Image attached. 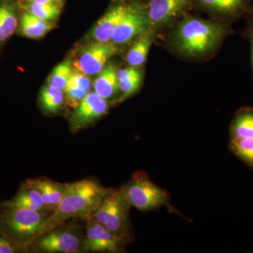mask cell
Returning a JSON list of instances; mask_svg holds the SVG:
<instances>
[{"label":"cell","mask_w":253,"mask_h":253,"mask_svg":"<svg viewBox=\"0 0 253 253\" xmlns=\"http://www.w3.org/2000/svg\"><path fill=\"white\" fill-rule=\"evenodd\" d=\"M51 214L11 207L1 202L0 233L28 251V246L42 234Z\"/></svg>","instance_id":"cell-3"},{"label":"cell","mask_w":253,"mask_h":253,"mask_svg":"<svg viewBox=\"0 0 253 253\" xmlns=\"http://www.w3.org/2000/svg\"><path fill=\"white\" fill-rule=\"evenodd\" d=\"M194 6L226 22L253 16L252 0H194Z\"/></svg>","instance_id":"cell-9"},{"label":"cell","mask_w":253,"mask_h":253,"mask_svg":"<svg viewBox=\"0 0 253 253\" xmlns=\"http://www.w3.org/2000/svg\"><path fill=\"white\" fill-rule=\"evenodd\" d=\"M28 253L27 250L14 244L0 233V253Z\"/></svg>","instance_id":"cell-28"},{"label":"cell","mask_w":253,"mask_h":253,"mask_svg":"<svg viewBox=\"0 0 253 253\" xmlns=\"http://www.w3.org/2000/svg\"><path fill=\"white\" fill-rule=\"evenodd\" d=\"M119 52V47L113 42H95L84 48L73 63L76 71L88 75L99 74L111 57Z\"/></svg>","instance_id":"cell-8"},{"label":"cell","mask_w":253,"mask_h":253,"mask_svg":"<svg viewBox=\"0 0 253 253\" xmlns=\"http://www.w3.org/2000/svg\"><path fill=\"white\" fill-rule=\"evenodd\" d=\"M89 76L81 72V71L73 70L70 76L67 85L76 86L84 89L87 92L91 91V86H93L92 83Z\"/></svg>","instance_id":"cell-27"},{"label":"cell","mask_w":253,"mask_h":253,"mask_svg":"<svg viewBox=\"0 0 253 253\" xmlns=\"http://www.w3.org/2000/svg\"><path fill=\"white\" fill-rule=\"evenodd\" d=\"M155 32L156 30L150 28L137 37V39L126 54V62L129 66L139 67L144 64L154 41Z\"/></svg>","instance_id":"cell-17"},{"label":"cell","mask_w":253,"mask_h":253,"mask_svg":"<svg viewBox=\"0 0 253 253\" xmlns=\"http://www.w3.org/2000/svg\"><path fill=\"white\" fill-rule=\"evenodd\" d=\"M229 146L231 151L253 170V138L231 139Z\"/></svg>","instance_id":"cell-24"},{"label":"cell","mask_w":253,"mask_h":253,"mask_svg":"<svg viewBox=\"0 0 253 253\" xmlns=\"http://www.w3.org/2000/svg\"><path fill=\"white\" fill-rule=\"evenodd\" d=\"M63 92L65 95V101H66L68 106L74 109L89 93L81 88L69 85L66 86Z\"/></svg>","instance_id":"cell-26"},{"label":"cell","mask_w":253,"mask_h":253,"mask_svg":"<svg viewBox=\"0 0 253 253\" xmlns=\"http://www.w3.org/2000/svg\"><path fill=\"white\" fill-rule=\"evenodd\" d=\"M247 19V26L244 31V36L249 39L251 44V65L253 73V16L246 18Z\"/></svg>","instance_id":"cell-29"},{"label":"cell","mask_w":253,"mask_h":253,"mask_svg":"<svg viewBox=\"0 0 253 253\" xmlns=\"http://www.w3.org/2000/svg\"><path fill=\"white\" fill-rule=\"evenodd\" d=\"M82 219H73L44 231L28 247V253H82L85 231Z\"/></svg>","instance_id":"cell-4"},{"label":"cell","mask_w":253,"mask_h":253,"mask_svg":"<svg viewBox=\"0 0 253 253\" xmlns=\"http://www.w3.org/2000/svg\"><path fill=\"white\" fill-rule=\"evenodd\" d=\"M149 28L146 6L135 4L115 29L111 42L117 45L126 44Z\"/></svg>","instance_id":"cell-11"},{"label":"cell","mask_w":253,"mask_h":253,"mask_svg":"<svg viewBox=\"0 0 253 253\" xmlns=\"http://www.w3.org/2000/svg\"><path fill=\"white\" fill-rule=\"evenodd\" d=\"M54 28V23L44 21L25 11L21 16L20 31L23 36L31 39H40Z\"/></svg>","instance_id":"cell-19"},{"label":"cell","mask_w":253,"mask_h":253,"mask_svg":"<svg viewBox=\"0 0 253 253\" xmlns=\"http://www.w3.org/2000/svg\"><path fill=\"white\" fill-rule=\"evenodd\" d=\"M142 78V73L137 69V67L129 66L118 71L119 89L122 94L117 103L123 102L131 95L135 94L140 88Z\"/></svg>","instance_id":"cell-18"},{"label":"cell","mask_w":253,"mask_h":253,"mask_svg":"<svg viewBox=\"0 0 253 253\" xmlns=\"http://www.w3.org/2000/svg\"><path fill=\"white\" fill-rule=\"evenodd\" d=\"M107 189L91 178L67 183L64 196L50 215L43 233L71 219L84 220L99 206Z\"/></svg>","instance_id":"cell-2"},{"label":"cell","mask_w":253,"mask_h":253,"mask_svg":"<svg viewBox=\"0 0 253 253\" xmlns=\"http://www.w3.org/2000/svg\"><path fill=\"white\" fill-rule=\"evenodd\" d=\"M109 109V102L106 100L101 98L94 91H89L71 115L72 131L76 132L90 126L104 116Z\"/></svg>","instance_id":"cell-12"},{"label":"cell","mask_w":253,"mask_h":253,"mask_svg":"<svg viewBox=\"0 0 253 253\" xmlns=\"http://www.w3.org/2000/svg\"><path fill=\"white\" fill-rule=\"evenodd\" d=\"M2 203L11 207L22 208L36 212L52 214L46 207L40 191L28 179L21 184L14 197Z\"/></svg>","instance_id":"cell-14"},{"label":"cell","mask_w":253,"mask_h":253,"mask_svg":"<svg viewBox=\"0 0 253 253\" xmlns=\"http://www.w3.org/2000/svg\"><path fill=\"white\" fill-rule=\"evenodd\" d=\"M39 101L42 108L45 112L56 114L64 104V92L49 85L41 91Z\"/></svg>","instance_id":"cell-21"},{"label":"cell","mask_w":253,"mask_h":253,"mask_svg":"<svg viewBox=\"0 0 253 253\" xmlns=\"http://www.w3.org/2000/svg\"><path fill=\"white\" fill-rule=\"evenodd\" d=\"M85 240L82 253H122L129 241L113 234L99 221L89 216L84 219Z\"/></svg>","instance_id":"cell-7"},{"label":"cell","mask_w":253,"mask_h":253,"mask_svg":"<svg viewBox=\"0 0 253 253\" xmlns=\"http://www.w3.org/2000/svg\"><path fill=\"white\" fill-rule=\"evenodd\" d=\"M131 208L120 188H109L90 216L113 234L130 242L133 239Z\"/></svg>","instance_id":"cell-5"},{"label":"cell","mask_w":253,"mask_h":253,"mask_svg":"<svg viewBox=\"0 0 253 253\" xmlns=\"http://www.w3.org/2000/svg\"><path fill=\"white\" fill-rule=\"evenodd\" d=\"M28 180L40 191L48 209L54 212L64 196L67 183L56 182L45 176Z\"/></svg>","instance_id":"cell-15"},{"label":"cell","mask_w":253,"mask_h":253,"mask_svg":"<svg viewBox=\"0 0 253 253\" xmlns=\"http://www.w3.org/2000/svg\"><path fill=\"white\" fill-rule=\"evenodd\" d=\"M231 139L253 138V108L240 109L230 126Z\"/></svg>","instance_id":"cell-20"},{"label":"cell","mask_w":253,"mask_h":253,"mask_svg":"<svg viewBox=\"0 0 253 253\" xmlns=\"http://www.w3.org/2000/svg\"><path fill=\"white\" fill-rule=\"evenodd\" d=\"M93 87L96 94L107 101L114 98L120 91L117 68L113 64L105 66L93 83Z\"/></svg>","instance_id":"cell-16"},{"label":"cell","mask_w":253,"mask_h":253,"mask_svg":"<svg viewBox=\"0 0 253 253\" xmlns=\"http://www.w3.org/2000/svg\"><path fill=\"white\" fill-rule=\"evenodd\" d=\"M120 189L131 207L141 212L156 211L166 206L171 212L180 214L171 204L170 196L167 191L155 184L143 171L134 172L129 181Z\"/></svg>","instance_id":"cell-6"},{"label":"cell","mask_w":253,"mask_h":253,"mask_svg":"<svg viewBox=\"0 0 253 253\" xmlns=\"http://www.w3.org/2000/svg\"><path fill=\"white\" fill-rule=\"evenodd\" d=\"M135 4L116 5L102 16L91 30L90 38L95 42H109L112 40L113 32L123 18Z\"/></svg>","instance_id":"cell-13"},{"label":"cell","mask_w":253,"mask_h":253,"mask_svg":"<svg viewBox=\"0 0 253 253\" xmlns=\"http://www.w3.org/2000/svg\"><path fill=\"white\" fill-rule=\"evenodd\" d=\"M146 6L150 28L157 30L184 15L194 0H149Z\"/></svg>","instance_id":"cell-10"},{"label":"cell","mask_w":253,"mask_h":253,"mask_svg":"<svg viewBox=\"0 0 253 253\" xmlns=\"http://www.w3.org/2000/svg\"><path fill=\"white\" fill-rule=\"evenodd\" d=\"M63 0H30L32 2L38 3V4H59Z\"/></svg>","instance_id":"cell-30"},{"label":"cell","mask_w":253,"mask_h":253,"mask_svg":"<svg viewBox=\"0 0 253 253\" xmlns=\"http://www.w3.org/2000/svg\"><path fill=\"white\" fill-rule=\"evenodd\" d=\"M72 71L71 61L68 60L60 63L54 68L50 76L49 85L60 90L64 91Z\"/></svg>","instance_id":"cell-25"},{"label":"cell","mask_w":253,"mask_h":253,"mask_svg":"<svg viewBox=\"0 0 253 253\" xmlns=\"http://www.w3.org/2000/svg\"><path fill=\"white\" fill-rule=\"evenodd\" d=\"M231 33L226 21L187 16L174 28L170 44L176 52L185 57L204 59L216 52Z\"/></svg>","instance_id":"cell-1"},{"label":"cell","mask_w":253,"mask_h":253,"mask_svg":"<svg viewBox=\"0 0 253 253\" xmlns=\"http://www.w3.org/2000/svg\"><path fill=\"white\" fill-rule=\"evenodd\" d=\"M17 19L14 9L9 5L0 7V42L6 41L14 33Z\"/></svg>","instance_id":"cell-23"},{"label":"cell","mask_w":253,"mask_h":253,"mask_svg":"<svg viewBox=\"0 0 253 253\" xmlns=\"http://www.w3.org/2000/svg\"><path fill=\"white\" fill-rule=\"evenodd\" d=\"M24 8L36 17L49 22L55 21L61 13L59 4H38L29 1L24 5Z\"/></svg>","instance_id":"cell-22"}]
</instances>
